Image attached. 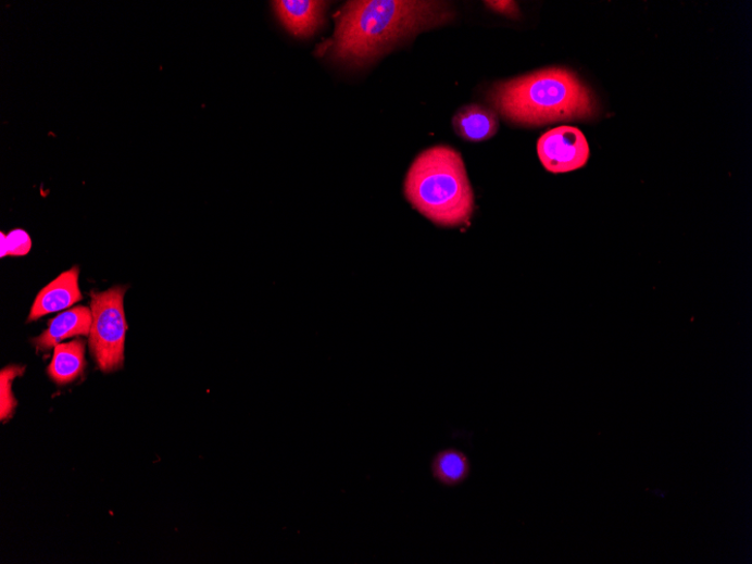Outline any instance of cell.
<instances>
[{"label": "cell", "instance_id": "1", "mask_svg": "<svg viewBox=\"0 0 752 564\" xmlns=\"http://www.w3.org/2000/svg\"><path fill=\"white\" fill-rule=\"evenodd\" d=\"M453 12L443 2L360 0L349 2L336 16L334 37L318 47L338 64L363 67L399 42L423 30L449 23Z\"/></svg>", "mask_w": 752, "mask_h": 564}, {"label": "cell", "instance_id": "2", "mask_svg": "<svg viewBox=\"0 0 752 564\" xmlns=\"http://www.w3.org/2000/svg\"><path fill=\"white\" fill-rule=\"evenodd\" d=\"M489 103L506 120L537 127L548 123L588 120L597 113L590 89L576 74L549 68L496 84Z\"/></svg>", "mask_w": 752, "mask_h": 564}, {"label": "cell", "instance_id": "3", "mask_svg": "<svg viewBox=\"0 0 752 564\" xmlns=\"http://www.w3.org/2000/svg\"><path fill=\"white\" fill-rule=\"evenodd\" d=\"M406 200L431 223L460 227L472 218L475 193L462 155L452 147L423 151L404 180Z\"/></svg>", "mask_w": 752, "mask_h": 564}, {"label": "cell", "instance_id": "4", "mask_svg": "<svg viewBox=\"0 0 752 564\" xmlns=\"http://www.w3.org/2000/svg\"><path fill=\"white\" fill-rule=\"evenodd\" d=\"M127 288L114 287L105 292H91L92 324L89 333L90 353L99 368L105 373L116 371L124 363L125 319L123 300Z\"/></svg>", "mask_w": 752, "mask_h": 564}, {"label": "cell", "instance_id": "5", "mask_svg": "<svg viewBox=\"0 0 752 564\" xmlns=\"http://www.w3.org/2000/svg\"><path fill=\"white\" fill-rule=\"evenodd\" d=\"M543 167L553 174L571 173L586 166L590 149L584 134L574 127H559L544 134L538 142Z\"/></svg>", "mask_w": 752, "mask_h": 564}, {"label": "cell", "instance_id": "6", "mask_svg": "<svg viewBox=\"0 0 752 564\" xmlns=\"http://www.w3.org/2000/svg\"><path fill=\"white\" fill-rule=\"evenodd\" d=\"M328 4L318 0H277L272 3L279 22L298 38H310L324 26Z\"/></svg>", "mask_w": 752, "mask_h": 564}, {"label": "cell", "instance_id": "7", "mask_svg": "<svg viewBox=\"0 0 752 564\" xmlns=\"http://www.w3.org/2000/svg\"><path fill=\"white\" fill-rule=\"evenodd\" d=\"M79 268L77 266L62 273L40 291L28 316L35 322L43 316L66 310L83 299L78 286Z\"/></svg>", "mask_w": 752, "mask_h": 564}, {"label": "cell", "instance_id": "8", "mask_svg": "<svg viewBox=\"0 0 752 564\" xmlns=\"http://www.w3.org/2000/svg\"><path fill=\"white\" fill-rule=\"evenodd\" d=\"M92 324L91 310L77 306L62 312L50 322L49 328L34 340L39 351H49L59 342L75 336H88Z\"/></svg>", "mask_w": 752, "mask_h": 564}, {"label": "cell", "instance_id": "9", "mask_svg": "<svg viewBox=\"0 0 752 564\" xmlns=\"http://www.w3.org/2000/svg\"><path fill=\"white\" fill-rule=\"evenodd\" d=\"M453 127L458 136L466 141L481 142L492 138L499 129L494 111L481 105H466L453 117Z\"/></svg>", "mask_w": 752, "mask_h": 564}, {"label": "cell", "instance_id": "10", "mask_svg": "<svg viewBox=\"0 0 752 564\" xmlns=\"http://www.w3.org/2000/svg\"><path fill=\"white\" fill-rule=\"evenodd\" d=\"M433 478L443 487L454 488L463 485L472 476V460L455 448L437 452L430 463Z\"/></svg>", "mask_w": 752, "mask_h": 564}, {"label": "cell", "instance_id": "11", "mask_svg": "<svg viewBox=\"0 0 752 564\" xmlns=\"http://www.w3.org/2000/svg\"><path fill=\"white\" fill-rule=\"evenodd\" d=\"M86 366L85 342L82 339L59 343L48 368L50 378L58 385H67L78 378Z\"/></svg>", "mask_w": 752, "mask_h": 564}, {"label": "cell", "instance_id": "12", "mask_svg": "<svg viewBox=\"0 0 752 564\" xmlns=\"http://www.w3.org/2000/svg\"><path fill=\"white\" fill-rule=\"evenodd\" d=\"M25 371L24 366L11 365L5 367L2 373H0V417L3 422L9 421L17 405L16 399L12 393V383L17 376L22 375Z\"/></svg>", "mask_w": 752, "mask_h": 564}, {"label": "cell", "instance_id": "13", "mask_svg": "<svg viewBox=\"0 0 752 564\" xmlns=\"http://www.w3.org/2000/svg\"><path fill=\"white\" fill-rule=\"evenodd\" d=\"M2 240H0V246H2V258L7 256H25L29 253L30 247H33V241L28 234L22 229H16L11 231L8 236L4 234Z\"/></svg>", "mask_w": 752, "mask_h": 564}, {"label": "cell", "instance_id": "14", "mask_svg": "<svg viewBox=\"0 0 752 564\" xmlns=\"http://www.w3.org/2000/svg\"><path fill=\"white\" fill-rule=\"evenodd\" d=\"M485 4L498 14L512 18L519 17V9L516 2H510V0H501V2H498V0H493V2H486Z\"/></svg>", "mask_w": 752, "mask_h": 564}]
</instances>
